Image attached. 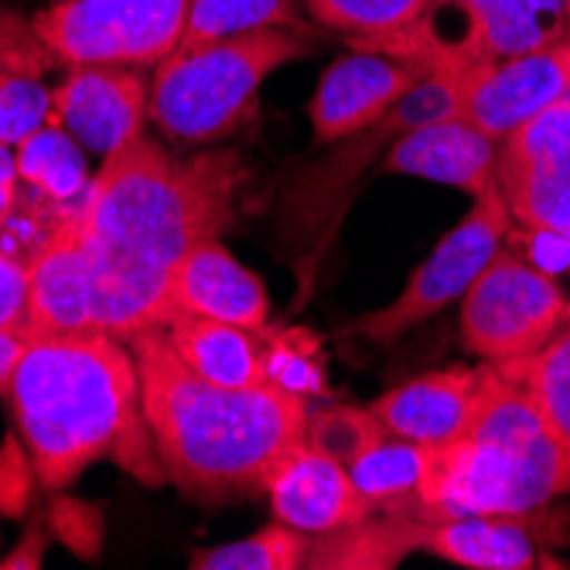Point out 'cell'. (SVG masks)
Masks as SVG:
<instances>
[{
  "mask_svg": "<svg viewBox=\"0 0 570 570\" xmlns=\"http://www.w3.org/2000/svg\"><path fill=\"white\" fill-rule=\"evenodd\" d=\"M239 181L233 154L178 161L144 130L102 158L79 209L96 332L127 342L175 318V271L195 243L226 229Z\"/></svg>",
  "mask_w": 570,
  "mask_h": 570,
  "instance_id": "6da1fadb",
  "label": "cell"
},
{
  "mask_svg": "<svg viewBox=\"0 0 570 570\" xmlns=\"http://www.w3.org/2000/svg\"><path fill=\"white\" fill-rule=\"evenodd\" d=\"M21 191V178H18V150L0 144V226L11 216L14 202Z\"/></svg>",
  "mask_w": 570,
  "mask_h": 570,
  "instance_id": "4dcf8cb0",
  "label": "cell"
},
{
  "mask_svg": "<svg viewBox=\"0 0 570 570\" xmlns=\"http://www.w3.org/2000/svg\"><path fill=\"white\" fill-rule=\"evenodd\" d=\"M451 4L469 21L485 62L567 41L563 0H451Z\"/></svg>",
  "mask_w": 570,
  "mask_h": 570,
  "instance_id": "44dd1931",
  "label": "cell"
},
{
  "mask_svg": "<svg viewBox=\"0 0 570 570\" xmlns=\"http://www.w3.org/2000/svg\"><path fill=\"white\" fill-rule=\"evenodd\" d=\"M4 393L45 489L72 485L102 458L147 485L165 479L124 338L96 328L28 335Z\"/></svg>",
  "mask_w": 570,
  "mask_h": 570,
  "instance_id": "3957f363",
  "label": "cell"
},
{
  "mask_svg": "<svg viewBox=\"0 0 570 570\" xmlns=\"http://www.w3.org/2000/svg\"><path fill=\"white\" fill-rule=\"evenodd\" d=\"M386 434L390 431L380 424V417L370 406L358 410V406H345V403H332L315 413L307 410V424H304V441L332 454L335 461H342L345 469L362 451H370Z\"/></svg>",
  "mask_w": 570,
  "mask_h": 570,
  "instance_id": "83f0119b",
  "label": "cell"
},
{
  "mask_svg": "<svg viewBox=\"0 0 570 570\" xmlns=\"http://www.w3.org/2000/svg\"><path fill=\"white\" fill-rule=\"evenodd\" d=\"M570 492V451L547 431L527 390L502 370H482L464 431L428 448L417 489L421 520L479 512H537Z\"/></svg>",
  "mask_w": 570,
  "mask_h": 570,
  "instance_id": "277c9868",
  "label": "cell"
},
{
  "mask_svg": "<svg viewBox=\"0 0 570 570\" xmlns=\"http://www.w3.org/2000/svg\"><path fill=\"white\" fill-rule=\"evenodd\" d=\"M31 335L92 328V271L79 213H69L28 256Z\"/></svg>",
  "mask_w": 570,
  "mask_h": 570,
  "instance_id": "2e32d148",
  "label": "cell"
},
{
  "mask_svg": "<svg viewBox=\"0 0 570 570\" xmlns=\"http://www.w3.org/2000/svg\"><path fill=\"white\" fill-rule=\"evenodd\" d=\"M21 345H24V338H18L11 332H0V393L8 390V380H11L18 355H21Z\"/></svg>",
  "mask_w": 570,
  "mask_h": 570,
  "instance_id": "1f68e13d",
  "label": "cell"
},
{
  "mask_svg": "<svg viewBox=\"0 0 570 570\" xmlns=\"http://www.w3.org/2000/svg\"><path fill=\"white\" fill-rule=\"evenodd\" d=\"M461 297V345L489 366L530 358L550 342L567 315L560 284L509 249H495Z\"/></svg>",
  "mask_w": 570,
  "mask_h": 570,
  "instance_id": "52a82bcc",
  "label": "cell"
},
{
  "mask_svg": "<svg viewBox=\"0 0 570 570\" xmlns=\"http://www.w3.org/2000/svg\"><path fill=\"white\" fill-rule=\"evenodd\" d=\"M479 390H482V370L451 366V370L413 376L386 390L380 400H373L370 410L390 434L434 448L464 431L479 403Z\"/></svg>",
  "mask_w": 570,
  "mask_h": 570,
  "instance_id": "e0dca14e",
  "label": "cell"
},
{
  "mask_svg": "<svg viewBox=\"0 0 570 570\" xmlns=\"http://www.w3.org/2000/svg\"><path fill=\"white\" fill-rule=\"evenodd\" d=\"M51 120V89L35 72L0 69V144L21 147Z\"/></svg>",
  "mask_w": 570,
  "mask_h": 570,
  "instance_id": "f1b7e54d",
  "label": "cell"
},
{
  "mask_svg": "<svg viewBox=\"0 0 570 570\" xmlns=\"http://www.w3.org/2000/svg\"><path fill=\"white\" fill-rule=\"evenodd\" d=\"M147 82L137 69L79 66L51 89L56 124L66 127L86 154H102L127 144L144 130Z\"/></svg>",
  "mask_w": 570,
  "mask_h": 570,
  "instance_id": "4fadbf2b",
  "label": "cell"
},
{
  "mask_svg": "<svg viewBox=\"0 0 570 570\" xmlns=\"http://www.w3.org/2000/svg\"><path fill=\"white\" fill-rule=\"evenodd\" d=\"M495 370H502L509 380L527 390L547 431L570 451V304L560 328L540 352Z\"/></svg>",
  "mask_w": 570,
  "mask_h": 570,
  "instance_id": "cb8c5ba5",
  "label": "cell"
},
{
  "mask_svg": "<svg viewBox=\"0 0 570 570\" xmlns=\"http://www.w3.org/2000/svg\"><path fill=\"white\" fill-rule=\"evenodd\" d=\"M256 28H304L297 0H188L181 45L216 41Z\"/></svg>",
  "mask_w": 570,
  "mask_h": 570,
  "instance_id": "d4e9b609",
  "label": "cell"
},
{
  "mask_svg": "<svg viewBox=\"0 0 570 570\" xmlns=\"http://www.w3.org/2000/svg\"><path fill=\"white\" fill-rule=\"evenodd\" d=\"M567 92L570 41H557L479 66L464 82L458 117L475 124L492 140H502Z\"/></svg>",
  "mask_w": 570,
  "mask_h": 570,
  "instance_id": "30bf717a",
  "label": "cell"
},
{
  "mask_svg": "<svg viewBox=\"0 0 570 570\" xmlns=\"http://www.w3.org/2000/svg\"><path fill=\"white\" fill-rule=\"evenodd\" d=\"M495 154L499 140L482 134L464 117H444L400 134L383 168L393 175L451 185L479 198L482 191L495 188Z\"/></svg>",
  "mask_w": 570,
  "mask_h": 570,
  "instance_id": "5bb4252c",
  "label": "cell"
},
{
  "mask_svg": "<svg viewBox=\"0 0 570 570\" xmlns=\"http://www.w3.org/2000/svg\"><path fill=\"white\" fill-rule=\"evenodd\" d=\"M264 492L271 495L277 520L307 537L352 527L376 512L345 464L304 438L277 458Z\"/></svg>",
  "mask_w": 570,
  "mask_h": 570,
  "instance_id": "7c38bea8",
  "label": "cell"
},
{
  "mask_svg": "<svg viewBox=\"0 0 570 570\" xmlns=\"http://www.w3.org/2000/svg\"><path fill=\"white\" fill-rule=\"evenodd\" d=\"M424 523L403 512L376 509L352 527L311 537L301 570H393L421 550Z\"/></svg>",
  "mask_w": 570,
  "mask_h": 570,
  "instance_id": "ffe728a7",
  "label": "cell"
},
{
  "mask_svg": "<svg viewBox=\"0 0 570 570\" xmlns=\"http://www.w3.org/2000/svg\"><path fill=\"white\" fill-rule=\"evenodd\" d=\"M563 31H567V41H570V0H563Z\"/></svg>",
  "mask_w": 570,
  "mask_h": 570,
  "instance_id": "d6a6232c",
  "label": "cell"
},
{
  "mask_svg": "<svg viewBox=\"0 0 570 570\" xmlns=\"http://www.w3.org/2000/svg\"><path fill=\"white\" fill-rule=\"evenodd\" d=\"M315 51L304 28H256L216 41L178 45L158 62L147 114L168 137L185 144L219 140L256 110L261 82Z\"/></svg>",
  "mask_w": 570,
  "mask_h": 570,
  "instance_id": "5b68a950",
  "label": "cell"
},
{
  "mask_svg": "<svg viewBox=\"0 0 570 570\" xmlns=\"http://www.w3.org/2000/svg\"><path fill=\"white\" fill-rule=\"evenodd\" d=\"M261 332L264 328H243L198 315H175L165 325L171 348L191 373L233 390L274 383L271 342Z\"/></svg>",
  "mask_w": 570,
  "mask_h": 570,
  "instance_id": "ac0fdd59",
  "label": "cell"
},
{
  "mask_svg": "<svg viewBox=\"0 0 570 570\" xmlns=\"http://www.w3.org/2000/svg\"><path fill=\"white\" fill-rule=\"evenodd\" d=\"M18 150V178L21 188L35 198L59 205V209H82L89 191V165L82 144L51 120L35 137H28Z\"/></svg>",
  "mask_w": 570,
  "mask_h": 570,
  "instance_id": "7402d4cb",
  "label": "cell"
},
{
  "mask_svg": "<svg viewBox=\"0 0 570 570\" xmlns=\"http://www.w3.org/2000/svg\"><path fill=\"white\" fill-rule=\"evenodd\" d=\"M175 315H198L233 322L243 328H264L271 318L267 291L253 271H246L236 256L209 236L195 243L171 281Z\"/></svg>",
  "mask_w": 570,
  "mask_h": 570,
  "instance_id": "9a60e30c",
  "label": "cell"
},
{
  "mask_svg": "<svg viewBox=\"0 0 570 570\" xmlns=\"http://www.w3.org/2000/svg\"><path fill=\"white\" fill-rule=\"evenodd\" d=\"M0 332L18 338L31 335V284L28 264L0 239Z\"/></svg>",
  "mask_w": 570,
  "mask_h": 570,
  "instance_id": "f546056e",
  "label": "cell"
},
{
  "mask_svg": "<svg viewBox=\"0 0 570 570\" xmlns=\"http://www.w3.org/2000/svg\"><path fill=\"white\" fill-rule=\"evenodd\" d=\"M495 185L512 219L570 243V92L502 137Z\"/></svg>",
  "mask_w": 570,
  "mask_h": 570,
  "instance_id": "9c48e42d",
  "label": "cell"
},
{
  "mask_svg": "<svg viewBox=\"0 0 570 570\" xmlns=\"http://www.w3.org/2000/svg\"><path fill=\"white\" fill-rule=\"evenodd\" d=\"M188 0H51L31 35L69 69H144L181 45Z\"/></svg>",
  "mask_w": 570,
  "mask_h": 570,
  "instance_id": "8992f818",
  "label": "cell"
},
{
  "mask_svg": "<svg viewBox=\"0 0 570 570\" xmlns=\"http://www.w3.org/2000/svg\"><path fill=\"white\" fill-rule=\"evenodd\" d=\"M301 4L318 24L366 38L413 24L431 8V0H301Z\"/></svg>",
  "mask_w": 570,
  "mask_h": 570,
  "instance_id": "4316f807",
  "label": "cell"
},
{
  "mask_svg": "<svg viewBox=\"0 0 570 570\" xmlns=\"http://www.w3.org/2000/svg\"><path fill=\"white\" fill-rule=\"evenodd\" d=\"M127 342L165 475L198 502L264 492L277 458L304 438L307 400L277 380L246 390L202 380L165 328H144Z\"/></svg>",
  "mask_w": 570,
  "mask_h": 570,
  "instance_id": "7a4b0ae2",
  "label": "cell"
},
{
  "mask_svg": "<svg viewBox=\"0 0 570 570\" xmlns=\"http://www.w3.org/2000/svg\"><path fill=\"white\" fill-rule=\"evenodd\" d=\"M307 547H311L307 533L277 520L246 540L191 553V567L195 570H301Z\"/></svg>",
  "mask_w": 570,
  "mask_h": 570,
  "instance_id": "484cf974",
  "label": "cell"
},
{
  "mask_svg": "<svg viewBox=\"0 0 570 570\" xmlns=\"http://www.w3.org/2000/svg\"><path fill=\"white\" fill-rule=\"evenodd\" d=\"M509 226H512V216H509V205L499 185L482 191L472 205V213L434 246V253L417 271L410 274L400 297L373 311V315L358 318L355 332L362 338H370L373 345H390L413 325L438 315L441 307H448L454 297H461L472 287V281L495 256L502 236H509Z\"/></svg>",
  "mask_w": 570,
  "mask_h": 570,
  "instance_id": "ba28073f",
  "label": "cell"
},
{
  "mask_svg": "<svg viewBox=\"0 0 570 570\" xmlns=\"http://www.w3.org/2000/svg\"><path fill=\"white\" fill-rule=\"evenodd\" d=\"M424 464H428V444L386 434L348 464V475L358 485V492L373 502V509L403 512L421 520L417 489L424 479Z\"/></svg>",
  "mask_w": 570,
  "mask_h": 570,
  "instance_id": "603a6c76",
  "label": "cell"
},
{
  "mask_svg": "<svg viewBox=\"0 0 570 570\" xmlns=\"http://www.w3.org/2000/svg\"><path fill=\"white\" fill-rule=\"evenodd\" d=\"M424 76L428 69L386 56V51L352 48L348 56L328 66L315 96H311L307 114H311V127H315V140L335 144L362 127L376 124Z\"/></svg>",
  "mask_w": 570,
  "mask_h": 570,
  "instance_id": "8fae6325",
  "label": "cell"
},
{
  "mask_svg": "<svg viewBox=\"0 0 570 570\" xmlns=\"http://www.w3.org/2000/svg\"><path fill=\"white\" fill-rule=\"evenodd\" d=\"M530 512H479L424 523L421 550L469 570H530L537 567V540Z\"/></svg>",
  "mask_w": 570,
  "mask_h": 570,
  "instance_id": "d6986e66",
  "label": "cell"
}]
</instances>
